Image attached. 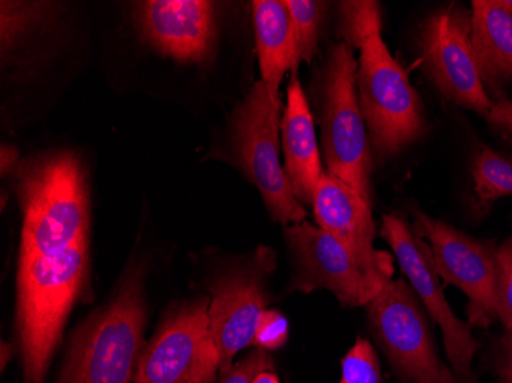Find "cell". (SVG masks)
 Listing matches in <instances>:
<instances>
[{
	"label": "cell",
	"instance_id": "6da1fadb",
	"mask_svg": "<svg viewBox=\"0 0 512 383\" xmlns=\"http://www.w3.org/2000/svg\"><path fill=\"white\" fill-rule=\"evenodd\" d=\"M16 333L23 383H45L63 328L89 287L88 243L19 256Z\"/></svg>",
	"mask_w": 512,
	"mask_h": 383
},
{
	"label": "cell",
	"instance_id": "7a4b0ae2",
	"mask_svg": "<svg viewBox=\"0 0 512 383\" xmlns=\"http://www.w3.org/2000/svg\"><path fill=\"white\" fill-rule=\"evenodd\" d=\"M145 266L129 264L114 295L74 328L53 383H134L145 347Z\"/></svg>",
	"mask_w": 512,
	"mask_h": 383
},
{
	"label": "cell",
	"instance_id": "3957f363",
	"mask_svg": "<svg viewBox=\"0 0 512 383\" xmlns=\"http://www.w3.org/2000/svg\"><path fill=\"white\" fill-rule=\"evenodd\" d=\"M11 175L22 210L19 256L50 255L88 243V184L76 155L28 158Z\"/></svg>",
	"mask_w": 512,
	"mask_h": 383
},
{
	"label": "cell",
	"instance_id": "277c9868",
	"mask_svg": "<svg viewBox=\"0 0 512 383\" xmlns=\"http://www.w3.org/2000/svg\"><path fill=\"white\" fill-rule=\"evenodd\" d=\"M359 51L356 88L370 145L379 157H391L424 134V108L381 33L373 34Z\"/></svg>",
	"mask_w": 512,
	"mask_h": 383
},
{
	"label": "cell",
	"instance_id": "5b68a950",
	"mask_svg": "<svg viewBox=\"0 0 512 383\" xmlns=\"http://www.w3.org/2000/svg\"><path fill=\"white\" fill-rule=\"evenodd\" d=\"M353 50L333 46L322 77V154L327 174L339 178L371 204V152L356 88Z\"/></svg>",
	"mask_w": 512,
	"mask_h": 383
},
{
	"label": "cell",
	"instance_id": "8992f818",
	"mask_svg": "<svg viewBox=\"0 0 512 383\" xmlns=\"http://www.w3.org/2000/svg\"><path fill=\"white\" fill-rule=\"evenodd\" d=\"M281 122V108L272 102L264 83L256 82L232 115V149L273 220L286 227L306 221L307 210L296 200L279 161Z\"/></svg>",
	"mask_w": 512,
	"mask_h": 383
},
{
	"label": "cell",
	"instance_id": "52a82bcc",
	"mask_svg": "<svg viewBox=\"0 0 512 383\" xmlns=\"http://www.w3.org/2000/svg\"><path fill=\"white\" fill-rule=\"evenodd\" d=\"M371 333L404 383H470L440 361L421 299L391 279L367 305Z\"/></svg>",
	"mask_w": 512,
	"mask_h": 383
},
{
	"label": "cell",
	"instance_id": "ba28073f",
	"mask_svg": "<svg viewBox=\"0 0 512 383\" xmlns=\"http://www.w3.org/2000/svg\"><path fill=\"white\" fill-rule=\"evenodd\" d=\"M209 304L211 298L189 299L169 311L138 357L134 383H215L220 354Z\"/></svg>",
	"mask_w": 512,
	"mask_h": 383
},
{
	"label": "cell",
	"instance_id": "9c48e42d",
	"mask_svg": "<svg viewBox=\"0 0 512 383\" xmlns=\"http://www.w3.org/2000/svg\"><path fill=\"white\" fill-rule=\"evenodd\" d=\"M276 270L270 247H258L250 258L227 267L209 284L211 334L220 354V374L235 356L253 345L256 327L269 304V278Z\"/></svg>",
	"mask_w": 512,
	"mask_h": 383
},
{
	"label": "cell",
	"instance_id": "30bf717a",
	"mask_svg": "<svg viewBox=\"0 0 512 383\" xmlns=\"http://www.w3.org/2000/svg\"><path fill=\"white\" fill-rule=\"evenodd\" d=\"M413 217L414 233L428 243L439 278L467 295L470 327H490L497 318V249L493 241L471 238L419 210Z\"/></svg>",
	"mask_w": 512,
	"mask_h": 383
},
{
	"label": "cell",
	"instance_id": "8fae6325",
	"mask_svg": "<svg viewBox=\"0 0 512 383\" xmlns=\"http://www.w3.org/2000/svg\"><path fill=\"white\" fill-rule=\"evenodd\" d=\"M419 46L425 74L434 86L456 105L486 117L494 102L474 54L471 13L459 5L440 8L422 25Z\"/></svg>",
	"mask_w": 512,
	"mask_h": 383
},
{
	"label": "cell",
	"instance_id": "7c38bea8",
	"mask_svg": "<svg viewBox=\"0 0 512 383\" xmlns=\"http://www.w3.org/2000/svg\"><path fill=\"white\" fill-rule=\"evenodd\" d=\"M381 235L398 259L411 289L421 299L431 319L439 324L454 373L467 382L476 383L471 364L479 344L473 338L470 324L460 321L448 304L444 284L440 282L433 264L430 247L408 227L404 218L390 213L382 217Z\"/></svg>",
	"mask_w": 512,
	"mask_h": 383
},
{
	"label": "cell",
	"instance_id": "4fadbf2b",
	"mask_svg": "<svg viewBox=\"0 0 512 383\" xmlns=\"http://www.w3.org/2000/svg\"><path fill=\"white\" fill-rule=\"evenodd\" d=\"M284 236L293 261L292 292L329 290L342 307H361L384 289L352 252L322 227L302 221L284 227Z\"/></svg>",
	"mask_w": 512,
	"mask_h": 383
},
{
	"label": "cell",
	"instance_id": "5bb4252c",
	"mask_svg": "<svg viewBox=\"0 0 512 383\" xmlns=\"http://www.w3.org/2000/svg\"><path fill=\"white\" fill-rule=\"evenodd\" d=\"M312 207L318 226L341 241L365 272L385 287L393 278V256L375 249L371 204L358 190L325 172L316 186Z\"/></svg>",
	"mask_w": 512,
	"mask_h": 383
},
{
	"label": "cell",
	"instance_id": "9a60e30c",
	"mask_svg": "<svg viewBox=\"0 0 512 383\" xmlns=\"http://www.w3.org/2000/svg\"><path fill=\"white\" fill-rule=\"evenodd\" d=\"M135 23L143 39L177 62L201 63L217 39L214 2L146 0L135 4Z\"/></svg>",
	"mask_w": 512,
	"mask_h": 383
},
{
	"label": "cell",
	"instance_id": "2e32d148",
	"mask_svg": "<svg viewBox=\"0 0 512 383\" xmlns=\"http://www.w3.org/2000/svg\"><path fill=\"white\" fill-rule=\"evenodd\" d=\"M281 132L286 157L284 171L289 178L293 194L299 203L312 206L313 195L324 175V169L312 111L296 74H293L287 86V103L281 122Z\"/></svg>",
	"mask_w": 512,
	"mask_h": 383
},
{
	"label": "cell",
	"instance_id": "e0dca14e",
	"mask_svg": "<svg viewBox=\"0 0 512 383\" xmlns=\"http://www.w3.org/2000/svg\"><path fill=\"white\" fill-rule=\"evenodd\" d=\"M252 10L261 82L272 102L283 108L279 86L286 73L296 74L301 62L292 17L284 2L278 0H256Z\"/></svg>",
	"mask_w": 512,
	"mask_h": 383
},
{
	"label": "cell",
	"instance_id": "ac0fdd59",
	"mask_svg": "<svg viewBox=\"0 0 512 383\" xmlns=\"http://www.w3.org/2000/svg\"><path fill=\"white\" fill-rule=\"evenodd\" d=\"M471 11V42L485 85L512 80V13L502 2L474 0Z\"/></svg>",
	"mask_w": 512,
	"mask_h": 383
},
{
	"label": "cell",
	"instance_id": "d6986e66",
	"mask_svg": "<svg viewBox=\"0 0 512 383\" xmlns=\"http://www.w3.org/2000/svg\"><path fill=\"white\" fill-rule=\"evenodd\" d=\"M477 206L486 209L494 201L512 195V154H500L482 146L471 164Z\"/></svg>",
	"mask_w": 512,
	"mask_h": 383
},
{
	"label": "cell",
	"instance_id": "ffe728a7",
	"mask_svg": "<svg viewBox=\"0 0 512 383\" xmlns=\"http://www.w3.org/2000/svg\"><path fill=\"white\" fill-rule=\"evenodd\" d=\"M381 5L373 0H345L339 4V36L352 50H361L373 34L381 33Z\"/></svg>",
	"mask_w": 512,
	"mask_h": 383
},
{
	"label": "cell",
	"instance_id": "44dd1931",
	"mask_svg": "<svg viewBox=\"0 0 512 383\" xmlns=\"http://www.w3.org/2000/svg\"><path fill=\"white\" fill-rule=\"evenodd\" d=\"M51 4L42 2H2V51L13 50L14 46L36 30L48 17Z\"/></svg>",
	"mask_w": 512,
	"mask_h": 383
},
{
	"label": "cell",
	"instance_id": "7402d4cb",
	"mask_svg": "<svg viewBox=\"0 0 512 383\" xmlns=\"http://www.w3.org/2000/svg\"><path fill=\"white\" fill-rule=\"evenodd\" d=\"M284 5L292 17L299 56H301V60L310 63L318 54L319 34H321L322 20H324L325 4L324 2H315V0H286Z\"/></svg>",
	"mask_w": 512,
	"mask_h": 383
},
{
	"label": "cell",
	"instance_id": "603a6c76",
	"mask_svg": "<svg viewBox=\"0 0 512 383\" xmlns=\"http://www.w3.org/2000/svg\"><path fill=\"white\" fill-rule=\"evenodd\" d=\"M339 383H382L378 354L370 341L356 339L342 359V377Z\"/></svg>",
	"mask_w": 512,
	"mask_h": 383
},
{
	"label": "cell",
	"instance_id": "cb8c5ba5",
	"mask_svg": "<svg viewBox=\"0 0 512 383\" xmlns=\"http://www.w3.org/2000/svg\"><path fill=\"white\" fill-rule=\"evenodd\" d=\"M497 319L512 333V238L497 249Z\"/></svg>",
	"mask_w": 512,
	"mask_h": 383
},
{
	"label": "cell",
	"instance_id": "d4e9b609",
	"mask_svg": "<svg viewBox=\"0 0 512 383\" xmlns=\"http://www.w3.org/2000/svg\"><path fill=\"white\" fill-rule=\"evenodd\" d=\"M289 339V322L279 310L267 308L256 327L253 347L273 351L283 348Z\"/></svg>",
	"mask_w": 512,
	"mask_h": 383
},
{
	"label": "cell",
	"instance_id": "484cf974",
	"mask_svg": "<svg viewBox=\"0 0 512 383\" xmlns=\"http://www.w3.org/2000/svg\"><path fill=\"white\" fill-rule=\"evenodd\" d=\"M266 371H275V362L269 351L255 348L237 364L220 374V383H253L256 377Z\"/></svg>",
	"mask_w": 512,
	"mask_h": 383
},
{
	"label": "cell",
	"instance_id": "4316f807",
	"mask_svg": "<svg viewBox=\"0 0 512 383\" xmlns=\"http://www.w3.org/2000/svg\"><path fill=\"white\" fill-rule=\"evenodd\" d=\"M486 122L512 140V102L500 100L494 103L491 111L486 114Z\"/></svg>",
	"mask_w": 512,
	"mask_h": 383
},
{
	"label": "cell",
	"instance_id": "83f0119b",
	"mask_svg": "<svg viewBox=\"0 0 512 383\" xmlns=\"http://www.w3.org/2000/svg\"><path fill=\"white\" fill-rule=\"evenodd\" d=\"M500 383H512V333L506 331L502 339V354L499 364Z\"/></svg>",
	"mask_w": 512,
	"mask_h": 383
},
{
	"label": "cell",
	"instance_id": "f1b7e54d",
	"mask_svg": "<svg viewBox=\"0 0 512 383\" xmlns=\"http://www.w3.org/2000/svg\"><path fill=\"white\" fill-rule=\"evenodd\" d=\"M2 175L7 177L8 174H13L16 171L17 166L20 164V154L14 146L4 145L2 146Z\"/></svg>",
	"mask_w": 512,
	"mask_h": 383
},
{
	"label": "cell",
	"instance_id": "f546056e",
	"mask_svg": "<svg viewBox=\"0 0 512 383\" xmlns=\"http://www.w3.org/2000/svg\"><path fill=\"white\" fill-rule=\"evenodd\" d=\"M253 383H281L279 382L278 376H276L275 371H266V373H261L260 376L256 377L255 382Z\"/></svg>",
	"mask_w": 512,
	"mask_h": 383
},
{
	"label": "cell",
	"instance_id": "4dcf8cb0",
	"mask_svg": "<svg viewBox=\"0 0 512 383\" xmlns=\"http://www.w3.org/2000/svg\"><path fill=\"white\" fill-rule=\"evenodd\" d=\"M11 354H13V348H11V345L8 347L5 342H2V371H5L8 361L11 359Z\"/></svg>",
	"mask_w": 512,
	"mask_h": 383
},
{
	"label": "cell",
	"instance_id": "1f68e13d",
	"mask_svg": "<svg viewBox=\"0 0 512 383\" xmlns=\"http://www.w3.org/2000/svg\"><path fill=\"white\" fill-rule=\"evenodd\" d=\"M502 5L509 13H512V0H502Z\"/></svg>",
	"mask_w": 512,
	"mask_h": 383
}]
</instances>
